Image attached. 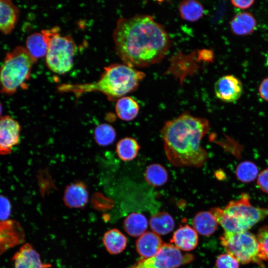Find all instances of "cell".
Segmentation results:
<instances>
[{"mask_svg":"<svg viewBox=\"0 0 268 268\" xmlns=\"http://www.w3.org/2000/svg\"><path fill=\"white\" fill-rule=\"evenodd\" d=\"M113 37L117 55L123 64L133 68L159 63L171 45L164 27L147 14L120 18Z\"/></svg>","mask_w":268,"mask_h":268,"instance_id":"cell-1","label":"cell"},{"mask_svg":"<svg viewBox=\"0 0 268 268\" xmlns=\"http://www.w3.org/2000/svg\"><path fill=\"white\" fill-rule=\"evenodd\" d=\"M209 129L207 119L187 112L166 122L160 133L169 162L178 167L203 166L208 156L201 141Z\"/></svg>","mask_w":268,"mask_h":268,"instance_id":"cell-2","label":"cell"},{"mask_svg":"<svg viewBox=\"0 0 268 268\" xmlns=\"http://www.w3.org/2000/svg\"><path fill=\"white\" fill-rule=\"evenodd\" d=\"M145 76L144 72L124 64H112L104 67L97 81L84 83H63L58 86V91L72 93L77 97L86 93L98 91L105 95L110 101H115L135 90Z\"/></svg>","mask_w":268,"mask_h":268,"instance_id":"cell-3","label":"cell"},{"mask_svg":"<svg viewBox=\"0 0 268 268\" xmlns=\"http://www.w3.org/2000/svg\"><path fill=\"white\" fill-rule=\"evenodd\" d=\"M250 199L248 194L243 193L239 199L229 201L224 209L215 207L210 211L225 232L248 231L268 217V207L253 206Z\"/></svg>","mask_w":268,"mask_h":268,"instance_id":"cell-4","label":"cell"},{"mask_svg":"<svg viewBox=\"0 0 268 268\" xmlns=\"http://www.w3.org/2000/svg\"><path fill=\"white\" fill-rule=\"evenodd\" d=\"M36 61L22 46L7 53L0 67V92L11 95L25 85Z\"/></svg>","mask_w":268,"mask_h":268,"instance_id":"cell-5","label":"cell"},{"mask_svg":"<svg viewBox=\"0 0 268 268\" xmlns=\"http://www.w3.org/2000/svg\"><path fill=\"white\" fill-rule=\"evenodd\" d=\"M41 32L47 43L45 61L48 67L60 74L68 72L72 68L77 49L73 39L61 34L58 26L42 30Z\"/></svg>","mask_w":268,"mask_h":268,"instance_id":"cell-6","label":"cell"},{"mask_svg":"<svg viewBox=\"0 0 268 268\" xmlns=\"http://www.w3.org/2000/svg\"><path fill=\"white\" fill-rule=\"evenodd\" d=\"M220 240L227 253L241 264L261 265L263 261H267L257 236L248 231L238 233L224 231Z\"/></svg>","mask_w":268,"mask_h":268,"instance_id":"cell-7","label":"cell"},{"mask_svg":"<svg viewBox=\"0 0 268 268\" xmlns=\"http://www.w3.org/2000/svg\"><path fill=\"white\" fill-rule=\"evenodd\" d=\"M194 258L192 255L182 254L173 245L164 244L154 256L141 259L132 266L127 268H177L191 262Z\"/></svg>","mask_w":268,"mask_h":268,"instance_id":"cell-8","label":"cell"},{"mask_svg":"<svg viewBox=\"0 0 268 268\" xmlns=\"http://www.w3.org/2000/svg\"><path fill=\"white\" fill-rule=\"evenodd\" d=\"M21 127L18 121L5 115L0 118V155H7L20 141Z\"/></svg>","mask_w":268,"mask_h":268,"instance_id":"cell-9","label":"cell"},{"mask_svg":"<svg viewBox=\"0 0 268 268\" xmlns=\"http://www.w3.org/2000/svg\"><path fill=\"white\" fill-rule=\"evenodd\" d=\"M24 241V231L18 222L10 219L0 221V255Z\"/></svg>","mask_w":268,"mask_h":268,"instance_id":"cell-10","label":"cell"},{"mask_svg":"<svg viewBox=\"0 0 268 268\" xmlns=\"http://www.w3.org/2000/svg\"><path fill=\"white\" fill-rule=\"evenodd\" d=\"M214 87L216 96L221 101L229 103L238 100L243 91L241 81L232 75L220 77L215 83Z\"/></svg>","mask_w":268,"mask_h":268,"instance_id":"cell-11","label":"cell"},{"mask_svg":"<svg viewBox=\"0 0 268 268\" xmlns=\"http://www.w3.org/2000/svg\"><path fill=\"white\" fill-rule=\"evenodd\" d=\"M14 268H49L51 265L44 264L39 254L29 243L24 244L12 257Z\"/></svg>","mask_w":268,"mask_h":268,"instance_id":"cell-12","label":"cell"},{"mask_svg":"<svg viewBox=\"0 0 268 268\" xmlns=\"http://www.w3.org/2000/svg\"><path fill=\"white\" fill-rule=\"evenodd\" d=\"M89 192L86 184L81 181H76L67 185L64 191L63 201L69 207L81 208L88 202Z\"/></svg>","mask_w":268,"mask_h":268,"instance_id":"cell-13","label":"cell"},{"mask_svg":"<svg viewBox=\"0 0 268 268\" xmlns=\"http://www.w3.org/2000/svg\"><path fill=\"white\" fill-rule=\"evenodd\" d=\"M164 244L157 234L146 232L139 236L136 241V249L142 258H148L156 255Z\"/></svg>","mask_w":268,"mask_h":268,"instance_id":"cell-14","label":"cell"},{"mask_svg":"<svg viewBox=\"0 0 268 268\" xmlns=\"http://www.w3.org/2000/svg\"><path fill=\"white\" fill-rule=\"evenodd\" d=\"M19 15L18 8L8 0H0V30L9 34L15 27Z\"/></svg>","mask_w":268,"mask_h":268,"instance_id":"cell-15","label":"cell"},{"mask_svg":"<svg viewBox=\"0 0 268 268\" xmlns=\"http://www.w3.org/2000/svg\"><path fill=\"white\" fill-rule=\"evenodd\" d=\"M171 241L178 249L189 251L197 246L198 235L194 228L185 225L179 228L174 233Z\"/></svg>","mask_w":268,"mask_h":268,"instance_id":"cell-16","label":"cell"},{"mask_svg":"<svg viewBox=\"0 0 268 268\" xmlns=\"http://www.w3.org/2000/svg\"><path fill=\"white\" fill-rule=\"evenodd\" d=\"M257 27V21L253 14L248 12L239 13L230 21V28L235 35L245 36L252 33Z\"/></svg>","mask_w":268,"mask_h":268,"instance_id":"cell-17","label":"cell"},{"mask_svg":"<svg viewBox=\"0 0 268 268\" xmlns=\"http://www.w3.org/2000/svg\"><path fill=\"white\" fill-rule=\"evenodd\" d=\"M218 224L215 217L210 210L199 212L193 220L194 229L196 232L204 236H210L213 234Z\"/></svg>","mask_w":268,"mask_h":268,"instance_id":"cell-18","label":"cell"},{"mask_svg":"<svg viewBox=\"0 0 268 268\" xmlns=\"http://www.w3.org/2000/svg\"><path fill=\"white\" fill-rule=\"evenodd\" d=\"M102 241L106 250L112 255H117L122 252L127 244L126 236L116 228L106 231L103 235Z\"/></svg>","mask_w":268,"mask_h":268,"instance_id":"cell-19","label":"cell"},{"mask_svg":"<svg viewBox=\"0 0 268 268\" xmlns=\"http://www.w3.org/2000/svg\"><path fill=\"white\" fill-rule=\"evenodd\" d=\"M139 106L137 102L130 96H123L115 105V111L118 117L122 120L130 121L138 115Z\"/></svg>","mask_w":268,"mask_h":268,"instance_id":"cell-20","label":"cell"},{"mask_svg":"<svg viewBox=\"0 0 268 268\" xmlns=\"http://www.w3.org/2000/svg\"><path fill=\"white\" fill-rule=\"evenodd\" d=\"M124 226L129 235L133 237H138L145 233L147 228L148 222L143 214L132 213L125 218Z\"/></svg>","mask_w":268,"mask_h":268,"instance_id":"cell-21","label":"cell"},{"mask_svg":"<svg viewBox=\"0 0 268 268\" xmlns=\"http://www.w3.org/2000/svg\"><path fill=\"white\" fill-rule=\"evenodd\" d=\"M140 146L136 139L126 137L119 140L116 146L118 157L124 161L134 159L137 155Z\"/></svg>","mask_w":268,"mask_h":268,"instance_id":"cell-22","label":"cell"},{"mask_svg":"<svg viewBox=\"0 0 268 268\" xmlns=\"http://www.w3.org/2000/svg\"><path fill=\"white\" fill-rule=\"evenodd\" d=\"M179 11L183 20L195 22L203 16L204 10L203 5L199 1L187 0L181 2L179 6Z\"/></svg>","mask_w":268,"mask_h":268,"instance_id":"cell-23","label":"cell"},{"mask_svg":"<svg viewBox=\"0 0 268 268\" xmlns=\"http://www.w3.org/2000/svg\"><path fill=\"white\" fill-rule=\"evenodd\" d=\"M26 49L34 59L45 57L47 51V43L42 32L30 34L26 40Z\"/></svg>","mask_w":268,"mask_h":268,"instance_id":"cell-24","label":"cell"},{"mask_svg":"<svg viewBox=\"0 0 268 268\" xmlns=\"http://www.w3.org/2000/svg\"><path fill=\"white\" fill-rule=\"evenodd\" d=\"M145 181L150 186L155 187L164 185L168 181V174L166 168L158 163L148 165L144 172Z\"/></svg>","mask_w":268,"mask_h":268,"instance_id":"cell-25","label":"cell"},{"mask_svg":"<svg viewBox=\"0 0 268 268\" xmlns=\"http://www.w3.org/2000/svg\"><path fill=\"white\" fill-rule=\"evenodd\" d=\"M149 224L154 233L159 235L168 234L175 226L173 218L165 212H160L152 216Z\"/></svg>","mask_w":268,"mask_h":268,"instance_id":"cell-26","label":"cell"},{"mask_svg":"<svg viewBox=\"0 0 268 268\" xmlns=\"http://www.w3.org/2000/svg\"><path fill=\"white\" fill-rule=\"evenodd\" d=\"M116 132L111 125L100 124L94 129V139L100 146H106L111 144L115 140Z\"/></svg>","mask_w":268,"mask_h":268,"instance_id":"cell-27","label":"cell"},{"mask_svg":"<svg viewBox=\"0 0 268 268\" xmlns=\"http://www.w3.org/2000/svg\"><path fill=\"white\" fill-rule=\"evenodd\" d=\"M258 169L252 162L245 161L240 163L236 169L237 179L243 183H250L258 176Z\"/></svg>","mask_w":268,"mask_h":268,"instance_id":"cell-28","label":"cell"},{"mask_svg":"<svg viewBox=\"0 0 268 268\" xmlns=\"http://www.w3.org/2000/svg\"><path fill=\"white\" fill-rule=\"evenodd\" d=\"M240 263L228 253L219 255L216 261V268H239Z\"/></svg>","mask_w":268,"mask_h":268,"instance_id":"cell-29","label":"cell"},{"mask_svg":"<svg viewBox=\"0 0 268 268\" xmlns=\"http://www.w3.org/2000/svg\"><path fill=\"white\" fill-rule=\"evenodd\" d=\"M267 260H268V225L260 227L256 235Z\"/></svg>","mask_w":268,"mask_h":268,"instance_id":"cell-30","label":"cell"},{"mask_svg":"<svg viewBox=\"0 0 268 268\" xmlns=\"http://www.w3.org/2000/svg\"><path fill=\"white\" fill-rule=\"evenodd\" d=\"M11 204L5 196L0 194V221L8 220L11 212Z\"/></svg>","mask_w":268,"mask_h":268,"instance_id":"cell-31","label":"cell"},{"mask_svg":"<svg viewBox=\"0 0 268 268\" xmlns=\"http://www.w3.org/2000/svg\"><path fill=\"white\" fill-rule=\"evenodd\" d=\"M257 185L263 192L268 194V168L263 170L258 175Z\"/></svg>","mask_w":268,"mask_h":268,"instance_id":"cell-32","label":"cell"},{"mask_svg":"<svg viewBox=\"0 0 268 268\" xmlns=\"http://www.w3.org/2000/svg\"><path fill=\"white\" fill-rule=\"evenodd\" d=\"M259 92L261 97L268 102V77L262 81L259 88Z\"/></svg>","mask_w":268,"mask_h":268,"instance_id":"cell-33","label":"cell"},{"mask_svg":"<svg viewBox=\"0 0 268 268\" xmlns=\"http://www.w3.org/2000/svg\"><path fill=\"white\" fill-rule=\"evenodd\" d=\"M254 0H231L232 4L236 7L245 9L250 7L254 3Z\"/></svg>","mask_w":268,"mask_h":268,"instance_id":"cell-34","label":"cell"},{"mask_svg":"<svg viewBox=\"0 0 268 268\" xmlns=\"http://www.w3.org/2000/svg\"><path fill=\"white\" fill-rule=\"evenodd\" d=\"M2 108H3L2 105L1 103L0 102V118L2 117L1 114L2 112Z\"/></svg>","mask_w":268,"mask_h":268,"instance_id":"cell-35","label":"cell"}]
</instances>
